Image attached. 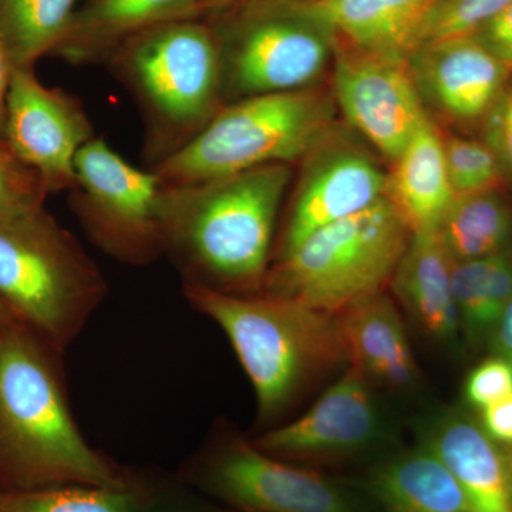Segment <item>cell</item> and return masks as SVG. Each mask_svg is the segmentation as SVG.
<instances>
[{
	"mask_svg": "<svg viewBox=\"0 0 512 512\" xmlns=\"http://www.w3.org/2000/svg\"><path fill=\"white\" fill-rule=\"evenodd\" d=\"M491 336H493L494 355L503 357L512 365V296Z\"/></svg>",
	"mask_w": 512,
	"mask_h": 512,
	"instance_id": "34",
	"label": "cell"
},
{
	"mask_svg": "<svg viewBox=\"0 0 512 512\" xmlns=\"http://www.w3.org/2000/svg\"><path fill=\"white\" fill-rule=\"evenodd\" d=\"M446 464L471 512H512V481L507 456L464 412L451 410L434 419L424 444Z\"/></svg>",
	"mask_w": 512,
	"mask_h": 512,
	"instance_id": "16",
	"label": "cell"
},
{
	"mask_svg": "<svg viewBox=\"0 0 512 512\" xmlns=\"http://www.w3.org/2000/svg\"><path fill=\"white\" fill-rule=\"evenodd\" d=\"M451 286L460 325L473 339L491 335L512 296V247L453 262Z\"/></svg>",
	"mask_w": 512,
	"mask_h": 512,
	"instance_id": "24",
	"label": "cell"
},
{
	"mask_svg": "<svg viewBox=\"0 0 512 512\" xmlns=\"http://www.w3.org/2000/svg\"><path fill=\"white\" fill-rule=\"evenodd\" d=\"M107 295L103 272L45 205L0 218V303L64 352Z\"/></svg>",
	"mask_w": 512,
	"mask_h": 512,
	"instance_id": "5",
	"label": "cell"
},
{
	"mask_svg": "<svg viewBox=\"0 0 512 512\" xmlns=\"http://www.w3.org/2000/svg\"><path fill=\"white\" fill-rule=\"evenodd\" d=\"M291 164H269L195 183L161 185L164 255L184 285L227 293L261 291L271 266Z\"/></svg>",
	"mask_w": 512,
	"mask_h": 512,
	"instance_id": "1",
	"label": "cell"
},
{
	"mask_svg": "<svg viewBox=\"0 0 512 512\" xmlns=\"http://www.w3.org/2000/svg\"><path fill=\"white\" fill-rule=\"evenodd\" d=\"M464 394L471 406L483 410L512 394V365L500 356L484 360L468 375Z\"/></svg>",
	"mask_w": 512,
	"mask_h": 512,
	"instance_id": "30",
	"label": "cell"
},
{
	"mask_svg": "<svg viewBox=\"0 0 512 512\" xmlns=\"http://www.w3.org/2000/svg\"><path fill=\"white\" fill-rule=\"evenodd\" d=\"M498 59L512 70V2L476 33Z\"/></svg>",
	"mask_w": 512,
	"mask_h": 512,
	"instance_id": "32",
	"label": "cell"
},
{
	"mask_svg": "<svg viewBox=\"0 0 512 512\" xmlns=\"http://www.w3.org/2000/svg\"><path fill=\"white\" fill-rule=\"evenodd\" d=\"M369 491L384 512H471L456 478L426 446L377 467Z\"/></svg>",
	"mask_w": 512,
	"mask_h": 512,
	"instance_id": "22",
	"label": "cell"
},
{
	"mask_svg": "<svg viewBox=\"0 0 512 512\" xmlns=\"http://www.w3.org/2000/svg\"><path fill=\"white\" fill-rule=\"evenodd\" d=\"M512 0H434L423 25L417 46L448 37L476 35ZM414 47V49H416Z\"/></svg>",
	"mask_w": 512,
	"mask_h": 512,
	"instance_id": "28",
	"label": "cell"
},
{
	"mask_svg": "<svg viewBox=\"0 0 512 512\" xmlns=\"http://www.w3.org/2000/svg\"><path fill=\"white\" fill-rule=\"evenodd\" d=\"M106 64L140 110L150 170L188 146L224 109L220 49L205 18L146 30Z\"/></svg>",
	"mask_w": 512,
	"mask_h": 512,
	"instance_id": "4",
	"label": "cell"
},
{
	"mask_svg": "<svg viewBox=\"0 0 512 512\" xmlns=\"http://www.w3.org/2000/svg\"><path fill=\"white\" fill-rule=\"evenodd\" d=\"M434 0H306L339 42L382 55L403 57L417 45Z\"/></svg>",
	"mask_w": 512,
	"mask_h": 512,
	"instance_id": "20",
	"label": "cell"
},
{
	"mask_svg": "<svg viewBox=\"0 0 512 512\" xmlns=\"http://www.w3.org/2000/svg\"><path fill=\"white\" fill-rule=\"evenodd\" d=\"M410 237L406 222L384 197L319 229L272 262L259 292L339 315L392 284Z\"/></svg>",
	"mask_w": 512,
	"mask_h": 512,
	"instance_id": "6",
	"label": "cell"
},
{
	"mask_svg": "<svg viewBox=\"0 0 512 512\" xmlns=\"http://www.w3.org/2000/svg\"><path fill=\"white\" fill-rule=\"evenodd\" d=\"M18 322L13 318L12 313L0 303V329L6 328V326L12 325V323Z\"/></svg>",
	"mask_w": 512,
	"mask_h": 512,
	"instance_id": "37",
	"label": "cell"
},
{
	"mask_svg": "<svg viewBox=\"0 0 512 512\" xmlns=\"http://www.w3.org/2000/svg\"><path fill=\"white\" fill-rule=\"evenodd\" d=\"M380 430L382 414L372 382L349 366L308 412L254 444L282 460H320L359 453L375 443Z\"/></svg>",
	"mask_w": 512,
	"mask_h": 512,
	"instance_id": "14",
	"label": "cell"
},
{
	"mask_svg": "<svg viewBox=\"0 0 512 512\" xmlns=\"http://www.w3.org/2000/svg\"><path fill=\"white\" fill-rule=\"evenodd\" d=\"M332 67V96L340 113L393 163L429 119L407 59L367 52L338 40Z\"/></svg>",
	"mask_w": 512,
	"mask_h": 512,
	"instance_id": "12",
	"label": "cell"
},
{
	"mask_svg": "<svg viewBox=\"0 0 512 512\" xmlns=\"http://www.w3.org/2000/svg\"><path fill=\"white\" fill-rule=\"evenodd\" d=\"M333 96L318 86L225 104L188 146L153 168L163 187L302 160L335 126Z\"/></svg>",
	"mask_w": 512,
	"mask_h": 512,
	"instance_id": "7",
	"label": "cell"
},
{
	"mask_svg": "<svg viewBox=\"0 0 512 512\" xmlns=\"http://www.w3.org/2000/svg\"><path fill=\"white\" fill-rule=\"evenodd\" d=\"M79 0H0V37L15 69H33L55 53Z\"/></svg>",
	"mask_w": 512,
	"mask_h": 512,
	"instance_id": "25",
	"label": "cell"
},
{
	"mask_svg": "<svg viewBox=\"0 0 512 512\" xmlns=\"http://www.w3.org/2000/svg\"><path fill=\"white\" fill-rule=\"evenodd\" d=\"M200 18H205L201 0H89L74 13L55 55L72 64L106 63L131 37Z\"/></svg>",
	"mask_w": 512,
	"mask_h": 512,
	"instance_id": "17",
	"label": "cell"
},
{
	"mask_svg": "<svg viewBox=\"0 0 512 512\" xmlns=\"http://www.w3.org/2000/svg\"><path fill=\"white\" fill-rule=\"evenodd\" d=\"M94 137L79 97L46 86L33 69L13 70L3 138L40 175L49 195L72 190L76 158Z\"/></svg>",
	"mask_w": 512,
	"mask_h": 512,
	"instance_id": "13",
	"label": "cell"
},
{
	"mask_svg": "<svg viewBox=\"0 0 512 512\" xmlns=\"http://www.w3.org/2000/svg\"><path fill=\"white\" fill-rule=\"evenodd\" d=\"M60 356L22 323L0 329V493L127 487L77 426Z\"/></svg>",
	"mask_w": 512,
	"mask_h": 512,
	"instance_id": "2",
	"label": "cell"
},
{
	"mask_svg": "<svg viewBox=\"0 0 512 512\" xmlns=\"http://www.w3.org/2000/svg\"><path fill=\"white\" fill-rule=\"evenodd\" d=\"M350 366L393 389H410L419 380L409 338L396 303L379 293L336 315Z\"/></svg>",
	"mask_w": 512,
	"mask_h": 512,
	"instance_id": "18",
	"label": "cell"
},
{
	"mask_svg": "<svg viewBox=\"0 0 512 512\" xmlns=\"http://www.w3.org/2000/svg\"><path fill=\"white\" fill-rule=\"evenodd\" d=\"M437 232L454 262L498 254L512 247V210L498 190L456 195Z\"/></svg>",
	"mask_w": 512,
	"mask_h": 512,
	"instance_id": "23",
	"label": "cell"
},
{
	"mask_svg": "<svg viewBox=\"0 0 512 512\" xmlns=\"http://www.w3.org/2000/svg\"><path fill=\"white\" fill-rule=\"evenodd\" d=\"M13 70H15V66H13L8 49L0 37V137H3V130H5L6 97H8Z\"/></svg>",
	"mask_w": 512,
	"mask_h": 512,
	"instance_id": "35",
	"label": "cell"
},
{
	"mask_svg": "<svg viewBox=\"0 0 512 512\" xmlns=\"http://www.w3.org/2000/svg\"><path fill=\"white\" fill-rule=\"evenodd\" d=\"M387 173L375 157L333 126L302 158L276 259L319 229L359 214L386 197Z\"/></svg>",
	"mask_w": 512,
	"mask_h": 512,
	"instance_id": "11",
	"label": "cell"
},
{
	"mask_svg": "<svg viewBox=\"0 0 512 512\" xmlns=\"http://www.w3.org/2000/svg\"><path fill=\"white\" fill-rule=\"evenodd\" d=\"M241 2H244V0H201V5L204 9L205 18H207V16L217 15V13L224 12V10Z\"/></svg>",
	"mask_w": 512,
	"mask_h": 512,
	"instance_id": "36",
	"label": "cell"
},
{
	"mask_svg": "<svg viewBox=\"0 0 512 512\" xmlns=\"http://www.w3.org/2000/svg\"><path fill=\"white\" fill-rule=\"evenodd\" d=\"M480 412V423L485 433L500 446H512V394Z\"/></svg>",
	"mask_w": 512,
	"mask_h": 512,
	"instance_id": "33",
	"label": "cell"
},
{
	"mask_svg": "<svg viewBox=\"0 0 512 512\" xmlns=\"http://www.w3.org/2000/svg\"><path fill=\"white\" fill-rule=\"evenodd\" d=\"M453 262L437 229L414 232L390 284L420 328L439 342H453L461 326L451 286Z\"/></svg>",
	"mask_w": 512,
	"mask_h": 512,
	"instance_id": "21",
	"label": "cell"
},
{
	"mask_svg": "<svg viewBox=\"0 0 512 512\" xmlns=\"http://www.w3.org/2000/svg\"><path fill=\"white\" fill-rule=\"evenodd\" d=\"M183 289L192 308L228 336L254 386L262 420L279 416L318 377L349 363L336 316L264 292Z\"/></svg>",
	"mask_w": 512,
	"mask_h": 512,
	"instance_id": "3",
	"label": "cell"
},
{
	"mask_svg": "<svg viewBox=\"0 0 512 512\" xmlns=\"http://www.w3.org/2000/svg\"><path fill=\"white\" fill-rule=\"evenodd\" d=\"M200 481L242 512H365L345 485L239 437L222 440L205 454Z\"/></svg>",
	"mask_w": 512,
	"mask_h": 512,
	"instance_id": "10",
	"label": "cell"
},
{
	"mask_svg": "<svg viewBox=\"0 0 512 512\" xmlns=\"http://www.w3.org/2000/svg\"><path fill=\"white\" fill-rule=\"evenodd\" d=\"M484 143L494 151L512 181V74L484 117Z\"/></svg>",
	"mask_w": 512,
	"mask_h": 512,
	"instance_id": "31",
	"label": "cell"
},
{
	"mask_svg": "<svg viewBox=\"0 0 512 512\" xmlns=\"http://www.w3.org/2000/svg\"><path fill=\"white\" fill-rule=\"evenodd\" d=\"M508 461V468H510L511 481H512V446H508V451L505 453Z\"/></svg>",
	"mask_w": 512,
	"mask_h": 512,
	"instance_id": "38",
	"label": "cell"
},
{
	"mask_svg": "<svg viewBox=\"0 0 512 512\" xmlns=\"http://www.w3.org/2000/svg\"><path fill=\"white\" fill-rule=\"evenodd\" d=\"M407 63L424 106L461 123L483 121L512 74L476 35L423 43Z\"/></svg>",
	"mask_w": 512,
	"mask_h": 512,
	"instance_id": "15",
	"label": "cell"
},
{
	"mask_svg": "<svg viewBox=\"0 0 512 512\" xmlns=\"http://www.w3.org/2000/svg\"><path fill=\"white\" fill-rule=\"evenodd\" d=\"M387 173L386 198L410 232L436 231L453 202L443 134L430 117L410 138Z\"/></svg>",
	"mask_w": 512,
	"mask_h": 512,
	"instance_id": "19",
	"label": "cell"
},
{
	"mask_svg": "<svg viewBox=\"0 0 512 512\" xmlns=\"http://www.w3.org/2000/svg\"><path fill=\"white\" fill-rule=\"evenodd\" d=\"M47 195L40 175L0 137V218L45 205Z\"/></svg>",
	"mask_w": 512,
	"mask_h": 512,
	"instance_id": "29",
	"label": "cell"
},
{
	"mask_svg": "<svg viewBox=\"0 0 512 512\" xmlns=\"http://www.w3.org/2000/svg\"><path fill=\"white\" fill-rule=\"evenodd\" d=\"M205 19L220 49L225 104L316 86L338 45L306 0H244Z\"/></svg>",
	"mask_w": 512,
	"mask_h": 512,
	"instance_id": "8",
	"label": "cell"
},
{
	"mask_svg": "<svg viewBox=\"0 0 512 512\" xmlns=\"http://www.w3.org/2000/svg\"><path fill=\"white\" fill-rule=\"evenodd\" d=\"M443 146L454 195L476 194L501 187L505 180L503 167L484 140L443 136Z\"/></svg>",
	"mask_w": 512,
	"mask_h": 512,
	"instance_id": "27",
	"label": "cell"
},
{
	"mask_svg": "<svg viewBox=\"0 0 512 512\" xmlns=\"http://www.w3.org/2000/svg\"><path fill=\"white\" fill-rule=\"evenodd\" d=\"M160 191L153 170L134 167L96 136L76 158L69 201L96 247L123 264L148 265L164 255L157 214Z\"/></svg>",
	"mask_w": 512,
	"mask_h": 512,
	"instance_id": "9",
	"label": "cell"
},
{
	"mask_svg": "<svg viewBox=\"0 0 512 512\" xmlns=\"http://www.w3.org/2000/svg\"><path fill=\"white\" fill-rule=\"evenodd\" d=\"M0 512H137V498L127 487L60 485L0 493Z\"/></svg>",
	"mask_w": 512,
	"mask_h": 512,
	"instance_id": "26",
	"label": "cell"
}]
</instances>
